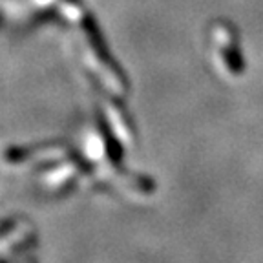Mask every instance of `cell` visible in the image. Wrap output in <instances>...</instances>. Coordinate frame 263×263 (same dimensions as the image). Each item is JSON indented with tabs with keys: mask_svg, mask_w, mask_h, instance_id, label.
Wrapping results in <instances>:
<instances>
[{
	"mask_svg": "<svg viewBox=\"0 0 263 263\" xmlns=\"http://www.w3.org/2000/svg\"><path fill=\"white\" fill-rule=\"evenodd\" d=\"M212 42L218 49L221 62L232 75H239L243 71L241 51L238 48L236 31L227 22H218L212 28Z\"/></svg>",
	"mask_w": 263,
	"mask_h": 263,
	"instance_id": "cell-1",
	"label": "cell"
}]
</instances>
